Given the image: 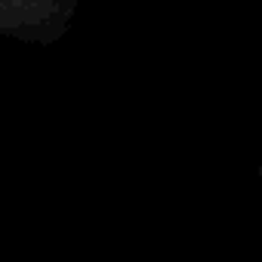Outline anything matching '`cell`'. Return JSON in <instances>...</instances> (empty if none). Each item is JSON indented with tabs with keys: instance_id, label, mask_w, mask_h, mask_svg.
Masks as SVG:
<instances>
[{
	"instance_id": "6da1fadb",
	"label": "cell",
	"mask_w": 262,
	"mask_h": 262,
	"mask_svg": "<svg viewBox=\"0 0 262 262\" xmlns=\"http://www.w3.org/2000/svg\"><path fill=\"white\" fill-rule=\"evenodd\" d=\"M77 0H0V34L19 40H53L68 25Z\"/></svg>"
}]
</instances>
